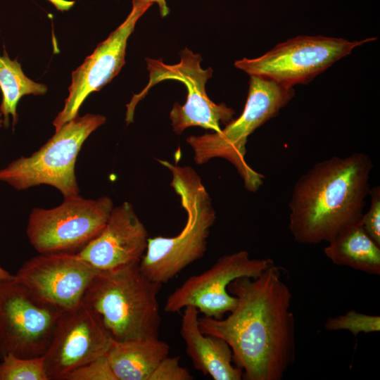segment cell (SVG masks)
<instances>
[{
    "instance_id": "1",
    "label": "cell",
    "mask_w": 380,
    "mask_h": 380,
    "mask_svg": "<svg viewBox=\"0 0 380 380\" xmlns=\"http://www.w3.org/2000/svg\"><path fill=\"white\" fill-rule=\"evenodd\" d=\"M236 303L226 317H202V333L219 337L248 380H281L296 357L292 294L274 263L258 277H239L227 286Z\"/></svg>"
},
{
    "instance_id": "2",
    "label": "cell",
    "mask_w": 380,
    "mask_h": 380,
    "mask_svg": "<svg viewBox=\"0 0 380 380\" xmlns=\"http://www.w3.org/2000/svg\"><path fill=\"white\" fill-rule=\"evenodd\" d=\"M371 158L334 156L314 165L296 182L289 201V229L298 243L329 242L360 222L369 195Z\"/></svg>"
},
{
    "instance_id": "3",
    "label": "cell",
    "mask_w": 380,
    "mask_h": 380,
    "mask_svg": "<svg viewBox=\"0 0 380 380\" xmlns=\"http://www.w3.org/2000/svg\"><path fill=\"white\" fill-rule=\"evenodd\" d=\"M158 160L171 172L170 185L187 215L186 222L177 235L148 238L139 262L147 278L163 284L203 257L216 213L201 178L192 167Z\"/></svg>"
},
{
    "instance_id": "4",
    "label": "cell",
    "mask_w": 380,
    "mask_h": 380,
    "mask_svg": "<svg viewBox=\"0 0 380 380\" xmlns=\"http://www.w3.org/2000/svg\"><path fill=\"white\" fill-rule=\"evenodd\" d=\"M162 284L147 278L139 262L100 271L83 302L101 318L117 341L158 338L161 322L158 295Z\"/></svg>"
},
{
    "instance_id": "5",
    "label": "cell",
    "mask_w": 380,
    "mask_h": 380,
    "mask_svg": "<svg viewBox=\"0 0 380 380\" xmlns=\"http://www.w3.org/2000/svg\"><path fill=\"white\" fill-rule=\"evenodd\" d=\"M248 94L241 115L219 132L190 136L186 141L194 151V159L201 165L215 158L230 162L242 178L248 191L255 192L264 177L252 169L245 160L248 137L258 127L277 116L293 98V87L272 80L250 75Z\"/></svg>"
},
{
    "instance_id": "6",
    "label": "cell",
    "mask_w": 380,
    "mask_h": 380,
    "mask_svg": "<svg viewBox=\"0 0 380 380\" xmlns=\"http://www.w3.org/2000/svg\"><path fill=\"white\" fill-rule=\"evenodd\" d=\"M101 115L76 116L64 124L38 151L21 156L0 170V182L18 191L41 184L60 191L64 198L79 196L75 163L88 137L106 122Z\"/></svg>"
},
{
    "instance_id": "7",
    "label": "cell",
    "mask_w": 380,
    "mask_h": 380,
    "mask_svg": "<svg viewBox=\"0 0 380 380\" xmlns=\"http://www.w3.org/2000/svg\"><path fill=\"white\" fill-rule=\"evenodd\" d=\"M360 41L324 36H297L277 44L261 56L235 62L249 75H259L287 87L306 84L357 46L376 40Z\"/></svg>"
},
{
    "instance_id": "8",
    "label": "cell",
    "mask_w": 380,
    "mask_h": 380,
    "mask_svg": "<svg viewBox=\"0 0 380 380\" xmlns=\"http://www.w3.org/2000/svg\"><path fill=\"white\" fill-rule=\"evenodd\" d=\"M113 207L107 196L79 195L53 208H34L26 229L29 242L38 253H77L99 234Z\"/></svg>"
},
{
    "instance_id": "9",
    "label": "cell",
    "mask_w": 380,
    "mask_h": 380,
    "mask_svg": "<svg viewBox=\"0 0 380 380\" xmlns=\"http://www.w3.org/2000/svg\"><path fill=\"white\" fill-rule=\"evenodd\" d=\"M180 57V62L176 65H166L161 60L146 59L150 80L144 90L134 95L127 104V123L133 121L138 102L153 85L166 80L182 82L188 93L185 103H175L170 113L172 129L177 134L194 126L219 132L222 123L227 125L233 120V109L224 103H214L207 95L205 83L212 77V68L203 69L200 65L202 60L200 54L194 53L187 48L181 51Z\"/></svg>"
},
{
    "instance_id": "10",
    "label": "cell",
    "mask_w": 380,
    "mask_h": 380,
    "mask_svg": "<svg viewBox=\"0 0 380 380\" xmlns=\"http://www.w3.org/2000/svg\"><path fill=\"white\" fill-rule=\"evenodd\" d=\"M61 312L36 299L14 275L0 280V360L43 356Z\"/></svg>"
},
{
    "instance_id": "11",
    "label": "cell",
    "mask_w": 380,
    "mask_h": 380,
    "mask_svg": "<svg viewBox=\"0 0 380 380\" xmlns=\"http://www.w3.org/2000/svg\"><path fill=\"white\" fill-rule=\"evenodd\" d=\"M274 262L270 258H251L246 251L220 257L209 269L186 279L167 298L164 310L177 312L185 307L196 308L204 317L222 319L236 303L228 285L239 277H258Z\"/></svg>"
},
{
    "instance_id": "12",
    "label": "cell",
    "mask_w": 380,
    "mask_h": 380,
    "mask_svg": "<svg viewBox=\"0 0 380 380\" xmlns=\"http://www.w3.org/2000/svg\"><path fill=\"white\" fill-rule=\"evenodd\" d=\"M113 341L99 315L83 301L62 311L43 355L49 380H63L75 369L106 355Z\"/></svg>"
},
{
    "instance_id": "13",
    "label": "cell",
    "mask_w": 380,
    "mask_h": 380,
    "mask_svg": "<svg viewBox=\"0 0 380 380\" xmlns=\"http://www.w3.org/2000/svg\"><path fill=\"white\" fill-rule=\"evenodd\" d=\"M100 272L76 253H38L26 260L14 278L40 302L61 311L83 301L93 279Z\"/></svg>"
},
{
    "instance_id": "14",
    "label": "cell",
    "mask_w": 380,
    "mask_h": 380,
    "mask_svg": "<svg viewBox=\"0 0 380 380\" xmlns=\"http://www.w3.org/2000/svg\"><path fill=\"white\" fill-rule=\"evenodd\" d=\"M151 6L141 0H132V11L125 21L72 72L68 96L53 122L56 131L78 115L80 106L91 93L99 91L118 74L125 64L127 39L137 20Z\"/></svg>"
},
{
    "instance_id": "15",
    "label": "cell",
    "mask_w": 380,
    "mask_h": 380,
    "mask_svg": "<svg viewBox=\"0 0 380 380\" xmlns=\"http://www.w3.org/2000/svg\"><path fill=\"white\" fill-rule=\"evenodd\" d=\"M148 239L147 230L132 205L125 201L113 208L99 234L76 255L98 270H110L140 262Z\"/></svg>"
},
{
    "instance_id": "16",
    "label": "cell",
    "mask_w": 380,
    "mask_h": 380,
    "mask_svg": "<svg viewBox=\"0 0 380 380\" xmlns=\"http://www.w3.org/2000/svg\"><path fill=\"white\" fill-rule=\"evenodd\" d=\"M198 310L191 305L184 308L180 334L186 351L196 369L214 380H240L242 369L233 364V354L223 339L202 333L198 324Z\"/></svg>"
},
{
    "instance_id": "17",
    "label": "cell",
    "mask_w": 380,
    "mask_h": 380,
    "mask_svg": "<svg viewBox=\"0 0 380 380\" xmlns=\"http://www.w3.org/2000/svg\"><path fill=\"white\" fill-rule=\"evenodd\" d=\"M169 352V345L159 338L114 340L106 355L117 380H149Z\"/></svg>"
},
{
    "instance_id": "18",
    "label": "cell",
    "mask_w": 380,
    "mask_h": 380,
    "mask_svg": "<svg viewBox=\"0 0 380 380\" xmlns=\"http://www.w3.org/2000/svg\"><path fill=\"white\" fill-rule=\"evenodd\" d=\"M325 255L335 265L373 275L380 274V246L360 222L350 225L328 242Z\"/></svg>"
},
{
    "instance_id": "19",
    "label": "cell",
    "mask_w": 380,
    "mask_h": 380,
    "mask_svg": "<svg viewBox=\"0 0 380 380\" xmlns=\"http://www.w3.org/2000/svg\"><path fill=\"white\" fill-rule=\"evenodd\" d=\"M0 89L2 93L0 112L4 117L5 127H8L10 115L13 118V126L16 124L18 119L16 107L22 96L42 95L48 90L45 84L35 82L27 77L17 59L11 60L6 49L3 56L0 55Z\"/></svg>"
},
{
    "instance_id": "20",
    "label": "cell",
    "mask_w": 380,
    "mask_h": 380,
    "mask_svg": "<svg viewBox=\"0 0 380 380\" xmlns=\"http://www.w3.org/2000/svg\"><path fill=\"white\" fill-rule=\"evenodd\" d=\"M0 380H49L44 357L23 358L8 354L0 362Z\"/></svg>"
},
{
    "instance_id": "21",
    "label": "cell",
    "mask_w": 380,
    "mask_h": 380,
    "mask_svg": "<svg viewBox=\"0 0 380 380\" xmlns=\"http://www.w3.org/2000/svg\"><path fill=\"white\" fill-rule=\"evenodd\" d=\"M324 327L329 331L347 330L355 337L360 333L380 331V317L350 310L343 315L327 319Z\"/></svg>"
},
{
    "instance_id": "22",
    "label": "cell",
    "mask_w": 380,
    "mask_h": 380,
    "mask_svg": "<svg viewBox=\"0 0 380 380\" xmlns=\"http://www.w3.org/2000/svg\"><path fill=\"white\" fill-rule=\"evenodd\" d=\"M63 380H117L107 355L79 367L68 373Z\"/></svg>"
},
{
    "instance_id": "23",
    "label": "cell",
    "mask_w": 380,
    "mask_h": 380,
    "mask_svg": "<svg viewBox=\"0 0 380 380\" xmlns=\"http://www.w3.org/2000/svg\"><path fill=\"white\" fill-rule=\"evenodd\" d=\"M370 205L366 213H363L360 223L367 235L380 246V188L374 186L370 189Z\"/></svg>"
},
{
    "instance_id": "24",
    "label": "cell",
    "mask_w": 380,
    "mask_h": 380,
    "mask_svg": "<svg viewBox=\"0 0 380 380\" xmlns=\"http://www.w3.org/2000/svg\"><path fill=\"white\" fill-rule=\"evenodd\" d=\"M188 369L179 363V357H165L160 361L149 377V380H191Z\"/></svg>"
},
{
    "instance_id": "25",
    "label": "cell",
    "mask_w": 380,
    "mask_h": 380,
    "mask_svg": "<svg viewBox=\"0 0 380 380\" xmlns=\"http://www.w3.org/2000/svg\"><path fill=\"white\" fill-rule=\"evenodd\" d=\"M148 1V3L153 4V3H156L158 5L159 11L160 13V15L162 17L166 16L169 12V8L166 5L165 0H145Z\"/></svg>"
},
{
    "instance_id": "26",
    "label": "cell",
    "mask_w": 380,
    "mask_h": 380,
    "mask_svg": "<svg viewBox=\"0 0 380 380\" xmlns=\"http://www.w3.org/2000/svg\"><path fill=\"white\" fill-rule=\"evenodd\" d=\"M13 276V275L11 274L8 271L0 266V280L9 279H11Z\"/></svg>"
},
{
    "instance_id": "27",
    "label": "cell",
    "mask_w": 380,
    "mask_h": 380,
    "mask_svg": "<svg viewBox=\"0 0 380 380\" xmlns=\"http://www.w3.org/2000/svg\"><path fill=\"white\" fill-rule=\"evenodd\" d=\"M1 116H2V115H1V113L0 112V127H1L2 124H3V120L1 119Z\"/></svg>"
}]
</instances>
